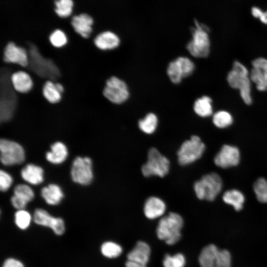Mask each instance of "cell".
<instances>
[{
    "label": "cell",
    "instance_id": "6da1fadb",
    "mask_svg": "<svg viewBox=\"0 0 267 267\" xmlns=\"http://www.w3.org/2000/svg\"><path fill=\"white\" fill-rule=\"evenodd\" d=\"M226 80L231 88L239 90L240 96L245 104H252V82L249 72L244 65L237 60L234 61L231 70L227 75Z\"/></svg>",
    "mask_w": 267,
    "mask_h": 267
},
{
    "label": "cell",
    "instance_id": "7a4b0ae2",
    "mask_svg": "<svg viewBox=\"0 0 267 267\" xmlns=\"http://www.w3.org/2000/svg\"><path fill=\"white\" fill-rule=\"evenodd\" d=\"M183 220L180 215L171 212L162 218L158 224L156 233L160 240L169 245L176 244L181 238Z\"/></svg>",
    "mask_w": 267,
    "mask_h": 267
},
{
    "label": "cell",
    "instance_id": "3957f363",
    "mask_svg": "<svg viewBox=\"0 0 267 267\" xmlns=\"http://www.w3.org/2000/svg\"><path fill=\"white\" fill-rule=\"evenodd\" d=\"M209 29L197 21L191 29L192 38L187 43L186 48L190 55L195 58H206L210 51Z\"/></svg>",
    "mask_w": 267,
    "mask_h": 267
},
{
    "label": "cell",
    "instance_id": "277c9868",
    "mask_svg": "<svg viewBox=\"0 0 267 267\" xmlns=\"http://www.w3.org/2000/svg\"><path fill=\"white\" fill-rule=\"evenodd\" d=\"M222 187L221 177L216 173H211L204 175L195 182L194 190L197 197L200 200L212 201L220 193Z\"/></svg>",
    "mask_w": 267,
    "mask_h": 267
},
{
    "label": "cell",
    "instance_id": "5b68a950",
    "mask_svg": "<svg viewBox=\"0 0 267 267\" xmlns=\"http://www.w3.org/2000/svg\"><path fill=\"white\" fill-rule=\"evenodd\" d=\"M169 160L163 155L155 147L149 148L147 152V160L141 167L142 175L145 177L158 176L163 178L169 172Z\"/></svg>",
    "mask_w": 267,
    "mask_h": 267
},
{
    "label": "cell",
    "instance_id": "8992f818",
    "mask_svg": "<svg viewBox=\"0 0 267 267\" xmlns=\"http://www.w3.org/2000/svg\"><path fill=\"white\" fill-rule=\"evenodd\" d=\"M102 94L111 103L119 105L128 100L130 91L128 85L124 80L112 76L105 81Z\"/></svg>",
    "mask_w": 267,
    "mask_h": 267
},
{
    "label": "cell",
    "instance_id": "52a82bcc",
    "mask_svg": "<svg viewBox=\"0 0 267 267\" xmlns=\"http://www.w3.org/2000/svg\"><path fill=\"white\" fill-rule=\"evenodd\" d=\"M205 149V145L197 135H192L184 141L177 152L178 162L181 166L190 164L200 159Z\"/></svg>",
    "mask_w": 267,
    "mask_h": 267
},
{
    "label": "cell",
    "instance_id": "ba28073f",
    "mask_svg": "<svg viewBox=\"0 0 267 267\" xmlns=\"http://www.w3.org/2000/svg\"><path fill=\"white\" fill-rule=\"evenodd\" d=\"M0 161L5 166L20 164L25 159L24 148L14 141L3 138L0 140Z\"/></svg>",
    "mask_w": 267,
    "mask_h": 267
},
{
    "label": "cell",
    "instance_id": "9c48e42d",
    "mask_svg": "<svg viewBox=\"0 0 267 267\" xmlns=\"http://www.w3.org/2000/svg\"><path fill=\"white\" fill-rule=\"evenodd\" d=\"M71 176L76 183L83 185L89 184L93 178L91 159L89 157H77L72 163Z\"/></svg>",
    "mask_w": 267,
    "mask_h": 267
},
{
    "label": "cell",
    "instance_id": "30bf717a",
    "mask_svg": "<svg viewBox=\"0 0 267 267\" xmlns=\"http://www.w3.org/2000/svg\"><path fill=\"white\" fill-rule=\"evenodd\" d=\"M2 58L5 63L16 64L22 68H27L29 65L28 50L13 41H9L4 45Z\"/></svg>",
    "mask_w": 267,
    "mask_h": 267
},
{
    "label": "cell",
    "instance_id": "8fae6325",
    "mask_svg": "<svg viewBox=\"0 0 267 267\" xmlns=\"http://www.w3.org/2000/svg\"><path fill=\"white\" fill-rule=\"evenodd\" d=\"M252 68L249 76L257 89L260 91L267 90V59L258 57L252 61Z\"/></svg>",
    "mask_w": 267,
    "mask_h": 267
},
{
    "label": "cell",
    "instance_id": "7c38bea8",
    "mask_svg": "<svg viewBox=\"0 0 267 267\" xmlns=\"http://www.w3.org/2000/svg\"><path fill=\"white\" fill-rule=\"evenodd\" d=\"M240 160L239 149L234 146L225 144L214 158V163L222 168H227L237 166Z\"/></svg>",
    "mask_w": 267,
    "mask_h": 267
},
{
    "label": "cell",
    "instance_id": "4fadbf2b",
    "mask_svg": "<svg viewBox=\"0 0 267 267\" xmlns=\"http://www.w3.org/2000/svg\"><path fill=\"white\" fill-rule=\"evenodd\" d=\"M33 220L37 224L50 227L58 235L64 233L65 224L63 220L60 218L51 216L44 209H37L34 213Z\"/></svg>",
    "mask_w": 267,
    "mask_h": 267
},
{
    "label": "cell",
    "instance_id": "5bb4252c",
    "mask_svg": "<svg viewBox=\"0 0 267 267\" xmlns=\"http://www.w3.org/2000/svg\"><path fill=\"white\" fill-rule=\"evenodd\" d=\"M10 81L13 89L21 94L28 93L34 88L33 78L25 70H19L13 72L10 77Z\"/></svg>",
    "mask_w": 267,
    "mask_h": 267
},
{
    "label": "cell",
    "instance_id": "9a60e30c",
    "mask_svg": "<svg viewBox=\"0 0 267 267\" xmlns=\"http://www.w3.org/2000/svg\"><path fill=\"white\" fill-rule=\"evenodd\" d=\"M92 17L87 13H81L72 18L71 24L74 31L82 38H89L93 31Z\"/></svg>",
    "mask_w": 267,
    "mask_h": 267
},
{
    "label": "cell",
    "instance_id": "2e32d148",
    "mask_svg": "<svg viewBox=\"0 0 267 267\" xmlns=\"http://www.w3.org/2000/svg\"><path fill=\"white\" fill-rule=\"evenodd\" d=\"M120 43L119 36L110 31H105L98 33L93 40L94 45L102 51L115 49L120 45Z\"/></svg>",
    "mask_w": 267,
    "mask_h": 267
},
{
    "label": "cell",
    "instance_id": "e0dca14e",
    "mask_svg": "<svg viewBox=\"0 0 267 267\" xmlns=\"http://www.w3.org/2000/svg\"><path fill=\"white\" fill-rule=\"evenodd\" d=\"M166 210L165 202L156 196L148 198L144 204L143 212L145 217L150 220L163 216Z\"/></svg>",
    "mask_w": 267,
    "mask_h": 267
},
{
    "label": "cell",
    "instance_id": "ac0fdd59",
    "mask_svg": "<svg viewBox=\"0 0 267 267\" xmlns=\"http://www.w3.org/2000/svg\"><path fill=\"white\" fill-rule=\"evenodd\" d=\"M151 250L149 246L142 241H138L134 248L127 254L128 260L146 265L149 261Z\"/></svg>",
    "mask_w": 267,
    "mask_h": 267
},
{
    "label": "cell",
    "instance_id": "d6986e66",
    "mask_svg": "<svg viewBox=\"0 0 267 267\" xmlns=\"http://www.w3.org/2000/svg\"><path fill=\"white\" fill-rule=\"evenodd\" d=\"M22 178L26 182L38 185L44 181V170L40 166L33 164L25 166L21 171Z\"/></svg>",
    "mask_w": 267,
    "mask_h": 267
},
{
    "label": "cell",
    "instance_id": "ffe728a7",
    "mask_svg": "<svg viewBox=\"0 0 267 267\" xmlns=\"http://www.w3.org/2000/svg\"><path fill=\"white\" fill-rule=\"evenodd\" d=\"M68 149L62 142L57 141L50 146V151L46 152L45 158L51 163L59 164L63 163L67 158Z\"/></svg>",
    "mask_w": 267,
    "mask_h": 267
},
{
    "label": "cell",
    "instance_id": "44dd1931",
    "mask_svg": "<svg viewBox=\"0 0 267 267\" xmlns=\"http://www.w3.org/2000/svg\"><path fill=\"white\" fill-rule=\"evenodd\" d=\"M41 195L46 203L50 205H56L63 198V193L59 186L56 184H49L41 190Z\"/></svg>",
    "mask_w": 267,
    "mask_h": 267
},
{
    "label": "cell",
    "instance_id": "7402d4cb",
    "mask_svg": "<svg viewBox=\"0 0 267 267\" xmlns=\"http://www.w3.org/2000/svg\"><path fill=\"white\" fill-rule=\"evenodd\" d=\"M219 249L214 244H209L201 250L198 262L200 267H215Z\"/></svg>",
    "mask_w": 267,
    "mask_h": 267
},
{
    "label": "cell",
    "instance_id": "603a6c76",
    "mask_svg": "<svg viewBox=\"0 0 267 267\" xmlns=\"http://www.w3.org/2000/svg\"><path fill=\"white\" fill-rule=\"evenodd\" d=\"M42 93L44 98L49 103L56 104L62 99V94L56 88L55 82L52 80L45 81L42 87Z\"/></svg>",
    "mask_w": 267,
    "mask_h": 267
},
{
    "label": "cell",
    "instance_id": "cb8c5ba5",
    "mask_svg": "<svg viewBox=\"0 0 267 267\" xmlns=\"http://www.w3.org/2000/svg\"><path fill=\"white\" fill-rule=\"evenodd\" d=\"M193 109L195 114L199 117H209L213 112L212 99L209 96H202L195 100Z\"/></svg>",
    "mask_w": 267,
    "mask_h": 267
},
{
    "label": "cell",
    "instance_id": "d4e9b609",
    "mask_svg": "<svg viewBox=\"0 0 267 267\" xmlns=\"http://www.w3.org/2000/svg\"><path fill=\"white\" fill-rule=\"evenodd\" d=\"M222 200L227 204L232 206L236 211H240L245 202L243 194L237 189L226 191L222 195Z\"/></svg>",
    "mask_w": 267,
    "mask_h": 267
},
{
    "label": "cell",
    "instance_id": "484cf974",
    "mask_svg": "<svg viewBox=\"0 0 267 267\" xmlns=\"http://www.w3.org/2000/svg\"><path fill=\"white\" fill-rule=\"evenodd\" d=\"M158 125V119L157 115L152 112L147 114L143 118L138 122L139 129L143 133L150 134L154 133Z\"/></svg>",
    "mask_w": 267,
    "mask_h": 267
},
{
    "label": "cell",
    "instance_id": "4316f807",
    "mask_svg": "<svg viewBox=\"0 0 267 267\" xmlns=\"http://www.w3.org/2000/svg\"><path fill=\"white\" fill-rule=\"evenodd\" d=\"M166 72L170 81L174 84L180 83L184 79L181 68L176 59L169 63Z\"/></svg>",
    "mask_w": 267,
    "mask_h": 267
},
{
    "label": "cell",
    "instance_id": "83f0119b",
    "mask_svg": "<svg viewBox=\"0 0 267 267\" xmlns=\"http://www.w3.org/2000/svg\"><path fill=\"white\" fill-rule=\"evenodd\" d=\"M214 125L220 129L230 126L233 121L231 114L225 110H220L214 114L212 117Z\"/></svg>",
    "mask_w": 267,
    "mask_h": 267
},
{
    "label": "cell",
    "instance_id": "f1b7e54d",
    "mask_svg": "<svg viewBox=\"0 0 267 267\" xmlns=\"http://www.w3.org/2000/svg\"><path fill=\"white\" fill-rule=\"evenodd\" d=\"M48 41L52 47L55 48H61L68 44V38L63 30L57 29L50 34Z\"/></svg>",
    "mask_w": 267,
    "mask_h": 267
},
{
    "label": "cell",
    "instance_id": "f546056e",
    "mask_svg": "<svg viewBox=\"0 0 267 267\" xmlns=\"http://www.w3.org/2000/svg\"><path fill=\"white\" fill-rule=\"evenodd\" d=\"M55 12L61 18H67L73 11L74 2L73 0H55Z\"/></svg>",
    "mask_w": 267,
    "mask_h": 267
},
{
    "label": "cell",
    "instance_id": "4dcf8cb0",
    "mask_svg": "<svg viewBox=\"0 0 267 267\" xmlns=\"http://www.w3.org/2000/svg\"><path fill=\"white\" fill-rule=\"evenodd\" d=\"M253 190L259 202L267 203V180L266 178L257 179L253 184Z\"/></svg>",
    "mask_w": 267,
    "mask_h": 267
},
{
    "label": "cell",
    "instance_id": "1f68e13d",
    "mask_svg": "<svg viewBox=\"0 0 267 267\" xmlns=\"http://www.w3.org/2000/svg\"><path fill=\"white\" fill-rule=\"evenodd\" d=\"M122 247L116 243L108 241L102 244L101 252L103 256L108 258L119 257L122 253Z\"/></svg>",
    "mask_w": 267,
    "mask_h": 267
},
{
    "label": "cell",
    "instance_id": "d6a6232c",
    "mask_svg": "<svg viewBox=\"0 0 267 267\" xmlns=\"http://www.w3.org/2000/svg\"><path fill=\"white\" fill-rule=\"evenodd\" d=\"M14 195L28 203L33 199L34 193L28 185L19 184L14 187Z\"/></svg>",
    "mask_w": 267,
    "mask_h": 267
},
{
    "label": "cell",
    "instance_id": "836d02e7",
    "mask_svg": "<svg viewBox=\"0 0 267 267\" xmlns=\"http://www.w3.org/2000/svg\"><path fill=\"white\" fill-rule=\"evenodd\" d=\"M185 264V257L181 253H177L173 256L167 254L163 261L164 267H183Z\"/></svg>",
    "mask_w": 267,
    "mask_h": 267
},
{
    "label": "cell",
    "instance_id": "e575fe53",
    "mask_svg": "<svg viewBox=\"0 0 267 267\" xmlns=\"http://www.w3.org/2000/svg\"><path fill=\"white\" fill-rule=\"evenodd\" d=\"M182 69L183 78L190 76L195 69V65L192 60L186 56H179L176 58Z\"/></svg>",
    "mask_w": 267,
    "mask_h": 267
},
{
    "label": "cell",
    "instance_id": "d590c367",
    "mask_svg": "<svg viewBox=\"0 0 267 267\" xmlns=\"http://www.w3.org/2000/svg\"><path fill=\"white\" fill-rule=\"evenodd\" d=\"M15 222L16 225L21 229L28 228L30 224L31 216L29 213L25 210H18L15 214Z\"/></svg>",
    "mask_w": 267,
    "mask_h": 267
},
{
    "label": "cell",
    "instance_id": "8d00e7d4",
    "mask_svg": "<svg viewBox=\"0 0 267 267\" xmlns=\"http://www.w3.org/2000/svg\"><path fill=\"white\" fill-rule=\"evenodd\" d=\"M231 256L230 252L223 249L219 251L215 267H231Z\"/></svg>",
    "mask_w": 267,
    "mask_h": 267
},
{
    "label": "cell",
    "instance_id": "74e56055",
    "mask_svg": "<svg viewBox=\"0 0 267 267\" xmlns=\"http://www.w3.org/2000/svg\"><path fill=\"white\" fill-rule=\"evenodd\" d=\"M13 182L12 177L4 171H0V189L1 191H7Z\"/></svg>",
    "mask_w": 267,
    "mask_h": 267
},
{
    "label": "cell",
    "instance_id": "f35d334b",
    "mask_svg": "<svg viewBox=\"0 0 267 267\" xmlns=\"http://www.w3.org/2000/svg\"><path fill=\"white\" fill-rule=\"evenodd\" d=\"M252 15L255 18H258L264 24L267 25V10L263 11L257 6H253L251 9Z\"/></svg>",
    "mask_w": 267,
    "mask_h": 267
},
{
    "label": "cell",
    "instance_id": "ab89813d",
    "mask_svg": "<svg viewBox=\"0 0 267 267\" xmlns=\"http://www.w3.org/2000/svg\"><path fill=\"white\" fill-rule=\"evenodd\" d=\"M11 202L12 206L18 210H23L28 203L14 195L11 197Z\"/></svg>",
    "mask_w": 267,
    "mask_h": 267
},
{
    "label": "cell",
    "instance_id": "60d3db41",
    "mask_svg": "<svg viewBox=\"0 0 267 267\" xmlns=\"http://www.w3.org/2000/svg\"><path fill=\"white\" fill-rule=\"evenodd\" d=\"M2 267H24V266L19 261L9 258L5 261Z\"/></svg>",
    "mask_w": 267,
    "mask_h": 267
},
{
    "label": "cell",
    "instance_id": "b9f144b4",
    "mask_svg": "<svg viewBox=\"0 0 267 267\" xmlns=\"http://www.w3.org/2000/svg\"><path fill=\"white\" fill-rule=\"evenodd\" d=\"M125 266L126 267H146V265L128 260L126 262Z\"/></svg>",
    "mask_w": 267,
    "mask_h": 267
}]
</instances>
